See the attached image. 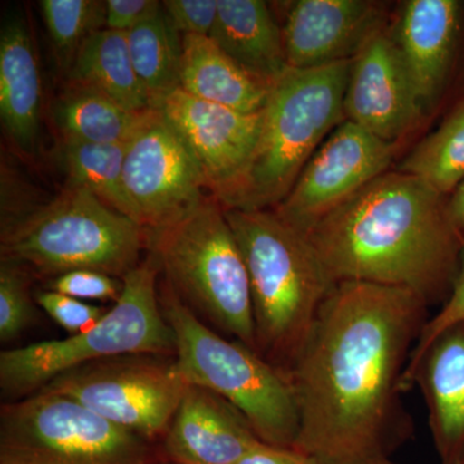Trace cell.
I'll list each match as a JSON object with an SVG mask.
<instances>
[{"mask_svg":"<svg viewBox=\"0 0 464 464\" xmlns=\"http://www.w3.org/2000/svg\"><path fill=\"white\" fill-rule=\"evenodd\" d=\"M259 441L230 402L190 384L164 436V448L174 464H237Z\"/></svg>","mask_w":464,"mask_h":464,"instance_id":"e0dca14e","label":"cell"},{"mask_svg":"<svg viewBox=\"0 0 464 464\" xmlns=\"http://www.w3.org/2000/svg\"><path fill=\"white\" fill-rule=\"evenodd\" d=\"M210 38L250 75L273 85L288 70L283 30L262 0H218Z\"/></svg>","mask_w":464,"mask_h":464,"instance_id":"ffe728a7","label":"cell"},{"mask_svg":"<svg viewBox=\"0 0 464 464\" xmlns=\"http://www.w3.org/2000/svg\"><path fill=\"white\" fill-rule=\"evenodd\" d=\"M159 298L176 340L177 365L186 381L230 402L261 441L295 447L299 413L289 372L241 342L212 331L169 284Z\"/></svg>","mask_w":464,"mask_h":464,"instance_id":"5b68a950","label":"cell"},{"mask_svg":"<svg viewBox=\"0 0 464 464\" xmlns=\"http://www.w3.org/2000/svg\"><path fill=\"white\" fill-rule=\"evenodd\" d=\"M158 357L127 355L100 360L60 375L42 390L75 400L150 441L166 436L190 387L176 360Z\"/></svg>","mask_w":464,"mask_h":464,"instance_id":"30bf717a","label":"cell"},{"mask_svg":"<svg viewBox=\"0 0 464 464\" xmlns=\"http://www.w3.org/2000/svg\"><path fill=\"white\" fill-rule=\"evenodd\" d=\"M0 248L2 258L54 277L92 270L123 280L141 264L149 235L90 191L66 186L50 203L3 225Z\"/></svg>","mask_w":464,"mask_h":464,"instance_id":"8992f818","label":"cell"},{"mask_svg":"<svg viewBox=\"0 0 464 464\" xmlns=\"http://www.w3.org/2000/svg\"><path fill=\"white\" fill-rule=\"evenodd\" d=\"M39 7L52 43L67 56V66L91 34L105 29V2L42 0Z\"/></svg>","mask_w":464,"mask_h":464,"instance_id":"4316f807","label":"cell"},{"mask_svg":"<svg viewBox=\"0 0 464 464\" xmlns=\"http://www.w3.org/2000/svg\"><path fill=\"white\" fill-rule=\"evenodd\" d=\"M237 464H323L295 448H279L259 441Z\"/></svg>","mask_w":464,"mask_h":464,"instance_id":"836d02e7","label":"cell"},{"mask_svg":"<svg viewBox=\"0 0 464 464\" xmlns=\"http://www.w3.org/2000/svg\"><path fill=\"white\" fill-rule=\"evenodd\" d=\"M128 143L63 141L60 152L67 186L90 191L106 206L134 222L132 206L123 186Z\"/></svg>","mask_w":464,"mask_h":464,"instance_id":"d4e9b609","label":"cell"},{"mask_svg":"<svg viewBox=\"0 0 464 464\" xmlns=\"http://www.w3.org/2000/svg\"><path fill=\"white\" fill-rule=\"evenodd\" d=\"M34 311L29 276L24 265L2 258L0 265V341L16 340L32 325Z\"/></svg>","mask_w":464,"mask_h":464,"instance_id":"83f0119b","label":"cell"},{"mask_svg":"<svg viewBox=\"0 0 464 464\" xmlns=\"http://www.w3.org/2000/svg\"><path fill=\"white\" fill-rule=\"evenodd\" d=\"M179 88L197 99L244 114L261 112L271 85L250 75L210 36L182 35Z\"/></svg>","mask_w":464,"mask_h":464,"instance_id":"44dd1931","label":"cell"},{"mask_svg":"<svg viewBox=\"0 0 464 464\" xmlns=\"http://www.w3.org/2000/svg\"><path fill=\"white\" fill-rule=\"evenodd\" d=\"M384 8L368 0H297L282 27L286 63L314 69L353 60L384 29Z\"/></svg>","mask_w":464,"mask_h":464,"instance_id":"2e32d148","label":"cell"},{"mask_svg":"<svg viewBox=\"0 0 464 464\" xmlns=\"http://www.w3.org/2000/svg\"><path fill=\"white\" fill-rule=\"evenodd\" d=\"M69 84L99 92L136 111L151 102L134 70L127 33L101 29L88 36L67 66Z\"/></svg>","mask_w":464,"mask_h":464,"instance_id":"7402d4cb","label":"cell"},{"mask_svg":"<svg viewBox=\"0 0 464 464\" xmlns=\"http://www.w3.org/2000/svg\"><path fill=\"white\" fill-rule=\"evenodd\" d=\"M365 464H398V463L392 462V460H391L390 458H387V459L374 460V462L365 463Z\"/></svg>","mask_w":464,"mask_h":464,"instance_id":"d590c367","label":"cell"},{"mask_svg":"<svg viewBox=\"0 0 464 464\" xmlns=\"http://www.w3.org/2000/svg\"><path fill=\"white\" fill-rule=\"evenodd\" d=\"M460 464H464V456H463L462 463H460Z\"/></svg>","mask_w":464,"mask_h":464,"instance_id":"8d00e7d4","label":"cell"},{"mask_svg":"<svg viewBox=\"0 0 464 464\" xmlns=\"http://www.w3.org/2000/svg\"><path fill=\"white\" fill-rule=\"evenodd\" d=\"M344 119L395 143L426 118L390 32L374 34L353 57L343 100Z\"/></svg>","mask_w":464,"mask_h":464,"instance_id":"5bb4252c","label":"cell"},{"mask_svg":"<svg viewBox=\"0 0 464 464\" xmlns=\"http://www.w3.org/2000/svg\"><path fill=\"white\" fill-rule=\"evenodd\" d=\"M464 322V246L460 256L459 271H458L456 283L451 289L450 295L442 304L441 310L432 319L427 320L424 324L422 333L418 338L417 343L411 351V359L402 375L401 391L413 389V375L417 369L420 357L426 353L427 348L432 343L442 332L447 331L450 326Z\"/></svg>","mask_w":464,"mask_h":464,"instance_id":"f1b7e54d","label":"cell"},{"mask_svg":"<svg viewBox=\"0 0 464 464\" xmlns=\"http://www.w3.org/2000/svg\"><path fill=\"white\" fill-rule=\"evenodd\" d=\"M353 60L292 69L273 85L257 146L224 209H274L292 190L317 146L346 121L344 92Z\"/></svg>","mask_w":464,"mask_h":464,"instance_id":"277c9868","label":"cell"},{"mask_svg":"<svg viewBox=\"0 0 464 464\" xmlns=\"http://www.w3.org/2000/svg\"><path fill=\"white\" fill-rule=\"evenodd\" d=\"M42 85L26 21L5 18L0 33V116L8 136L24 150L38 139Z\"/></svg>","mask_w":464,"mask_h":464,"instance_id":"d6986e66","label":"cell"},{"mask_svg":"<svg viewBox=\"0 0 464 464\" xmlns=\"http://www.w3.org/2000/svg\"><path fill=\"white\" fill-rule=\"evenodd\" d=\"M61 295L93 301H118L123 290V280L92 270L70 271L53 277L48 288Z\"/></svg>","mask_w":464,"mask_h":464,"instance_id":"4dcf8cb0","label":"cell"},{"mask_svg":"<svg viewBox=\"0 0 464 464\" xmlns=\"http://www.w3.org/2000/svg\"><path fill=\"white\" fill-rule=\"evenodd\" d=\"M395 149V143L384 141L360 125L342 121L308 160L275 212L306 234L323 217L389 172Z\"/></svg>","mask_w":464,"mask_h":464,"instance_id":"7c38bea8","label":"cell"},{"mask_svg":"<svg viewBox=\"0 0 464 464\" xmlns=\"http://www.w3.org/2000/svg\"><path fill=\"white\" fill-rule=\"evenodd\" d=\"M333 283L364 282L447 301L464 237L448 197L401 170L386 172L306 232Z\"/></svg>","mask_w":464,"mask_h":464,"instance_id":"7a4b0ae2","label":"cell"},{"mask_svg":"<svg viewBox=\"0 0 464 464\" xmlns=\"http://www.w3.org/2000/svg\"><path fill=\"white\" fill-rule=\"evenodd\" d=\"M105 29L128 33L163 12L158 0H108L105 2Z\"/></svg>","mask_w":464,"mask_h":464,"instance_id":"d6a6232c","label":"cell"},{"mask_svg":"<svg viewBox=\"0 0 464 464\" xmlns=\"http://www.w3.org/2000/svg\"><path fill=\"white\" fill-rule=\"evenodd\" d=\"M163 8L177 33L209 36L215 26L218 0H166Z\"/></svg>","mask_w":464,"mask_h":464,"instance_id":"1f68e13d","label":"cell"},{"mask_svg":"<svg viewBox=\"0 0 464 464\" xmlns=\"http://www.w3.org/2000/svg\"><path fill=\"white\" fill-rule=\"evenodd\" d=\"M463 34L464 3L458 0H409L390 32L427 115L450 84Z\"/></svg>","mask_w":464,"mask_h":464,"instance_id":"9a60e30c","label":"cell"},{"mask_svg":"<svg viewBox=\"0 0 464 464\" xmlns=\"http://www.w3.org/2000/svg\"><path fill=\"white\" fill-rule=\"evenodd\" d=\"M400 170L429 183L444 197L456 190L464 179V100L411 150Z\"/></svg>","mask_w":464,"mask_h":464,"instance_id":"484cf974","label":"cell"},{"mask_svg":"<svg viewBox=\"0 0 464 464\" xmlns=\"http://www.w3.org/2000/svg\"><path fill=\"white\" fill-rule=\"evenodd\" d=\"M449 215L464 237V179L448 197Z\"/></svg>","mask_w":464,"mask_h":464,"instance_id":"e575fe53","label":"cell"},{"mask_svg":"<svg viewBox=\"0 0 464 464\" xmlns=\"http://www.w3.org/2000/svg\"><path fill=\"white\" fill-rule=\"evenodd\" d=\"M35 302L54 323L72 334L88 331L109 311L50 289L36 293Z\"/></svg>","mask_w":464,"mask_h":464,"instance_id":"f546056e","label":"cell"},{"mask_svg":"<svg viewBox=\"0 0 464 464\" xmlns=\"http://www.w3.org/2000/svg\"><path fill=\"white\" fill-rule=\"evenodd\" d=\"M429 306L398 286H333L289 368L299 413L293 448L323 464L390 458L408 433L401 380Z\"/></svg>","mask_w":464,"mask_h":464,"instance_id":"6da1fadb","label":"cell"},{"mask_svg":"<svg viewBox=\"0 0 464 464\" xmlns=\"http://www.w3.org/2000/svg\"><path fill=\"white\" fill-rule=\"evenodd\" d=\"M123 186L134 222L148 232L174 224L207 197L200 168L158 110L128 143Z\"/></svg>","mask_w":464,"mask_h":464,"instance_id":"8fae6325","label":"cell"},{"mask_svg":"<svg viewBox=\"0 0 464 464\" xmlns=\"http://www.w3.org/2000/svg\"><path fill=\"white\" fill-rule=\"evenodd\" d=\"M151 255L123 279L121 297L96 325L65 340L38 342L0 353V389L8 398L41 391L60 375L111 357L176 353L172 328L158 295Z\"/></svg>","mask_w":464,"mask_h":464,"instance_id":"52a82bcc","label":"cell"},{"mask_svg":"<svg viewBox=\"0 0 464 464\" xmlns=\"http://www.w3.org/2000/svg\"><path fill=\"white\" fill-rule=\"evenodd\" d=\"M148 235L150 255L177 295L256 350L248 271L219 201L207 195L179 221Z\"/></svg>","mask_w":464,"mask_h":464,"instance_id":"ba28073f","label":"cell"},{"mask_svg":"<svg viewBox=\"0 0 464 464\" xmlns=\"http://www.w3.org/2000/svg\"><path fill=\"white\" fill-rule=\"evenodd\" d=\"M154 110L136 111L99 92L67 84L53 105V121L63 141L128 143Z\"/></svg>","mask_w":464,"mask_h":464,"instance_id":"603a6c76","label":"cell"},{"mask_svg":"<svg viewBox=\"0 0 464 464\" xmlns=\"http://www.w3.org/2000/svg\"><path fill=\"white\" fill-rule=\"evenodd\" d=\"M148 440L52 391L0 411V464H146Z\"/></svg>","mask_w":464,"mask_h":464,"instance_id":"9c48e42d","label":"cell"},{"mask_svg":"<svg viewBox=\"0 0 464 464\" xmlns=\"http://www.w3.org/2000/svg\"><path fill=\"white\" fill-rule=\"evenodd\" d=\"M246 262L256 350L289 372L335 285L304 232L274 209H225Z\"/></svg>","mask_w":464,"mask_h":464,"instance_id":"3957f363","label":"cell"},{"mask_svg":"<svg viewBox=\"0 0 464 464\" xmlns=\"http://www.w3.org/2000/svg\"><path fill=\"white\" fill-rule=\"evenodd\" d=\"M128 47L151 109L179 88L182 35L170 25L166 12L127 33Z\"/></svg>","mask_w":464,"mask_h":464,"instance_id":"cb8c5ba5","label":"cell"},{"mask_svg":"<svg viewBox=\"0 0 464 464\" xmlns=\"http://www.w3.org/2000/svg\"><path fill=\"white\" fill-rule=\"evenodd\" d=\"M429 413L440 464H460L464 456V322L430 344L413 375Z\"/></svg>","mask_w":464,"mask_h":464,"instance_id":"ac0fdd59","label":"cell"},{"mask_svg":"<svg viewBox=\"0 0 464 464\" xmlns=\"http://www.w3.org/2000/svg\"><path fill=\"white\" fill-rule=\"evenodd\" d=\"M155 110L197 161L207 191L224 203L249 166L261 134L262 111L244 114L197 99L181 88L164 97Z\"/></svg>","mask_w":464,"mask_h":464,"instance_id":"4fadbf2b","label":"cell"}]
</instances>
